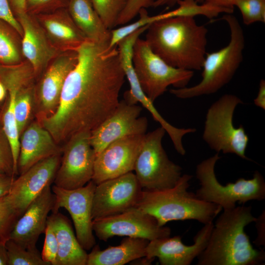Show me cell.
<instances>
[{
    "mask_svg": "<svg viewBox=\"0 0 265 265\" xmlns=\"http://www.w3.org/2000/svg\"><path fill=\"white\" fill-rule=\"evenodd\" d=\"M77 60V52L70 51L56 58L46 71L39 89L40 106L46 114L44 117L52 114L56 109L65 80Z\"/></svg>",
    "mask_w": 265,
    "mask_h": 265,
    "instance_id": "obj_21",
    "label": "cell"
},
{
    "mask_svg": "<svg viewBox=\"0 0 265 265\" xmlns=\"http://www.w3.org/2000/svg\"><path fill=\"white\" fill-rule=\"evenodd\" d=\"M8 257L5 244L0 245V265H7Z\"/></svg>",
    "mask_w": 265,
    "mask_h": 265,
    "instance_id": "obj_45",
    "label": "cell"
},
{
    "mask_svg": "<svg viewBox=\"0 0 265 265\" xmlns=\"http://www.w3.org/2000/svg\"><path fill=\"white\" fill-rule=\"evenodd\" d=\"M90 0L94 9L109 30L116 26L117 19L127 1V0Z\"/></svg>",
    "mask_w": 265,
    "mask_h": 265,
    "instance_id": "obj_30",
    "label": "cell"
},
{
    "mask_svg": "<svg viewBox=\"0 0 265 265\" xmlns=\"http://www.w3.org/2000/svg\"><path fill=\"white\" fill-rule=\"evenodd\" d=\"M96 186L92 180L84 186L72 189H65L53 185L54 195L52 212L60 208L66 210L73 220L77 238L85 250L91 249L96 244L92 228V202Z\"/></svg>",
    "mask_w": 265,
    "mask_h": 265,
    "instance_id": "obj_12",
    "label": "cell"
},
{
    "mask_svg": "<svg viewBox=\"0 0 265 265\" xmlns=\"http://www.w3.org/2000/svg\"><path fill=\"white\" fill-rule=\"evenodd\" d=\"M0 19L8 23L18 34H22L21 26L15 17L8 0H0Z\"/></svg>",
    "mask_w": 265,
    "mask_h": 265,
    "instance_id": "obj_38",
    "label": "cell"
},
{
    "mask_svg": "<svg viewBox=\"0 0 265 265\" xmlns=\"http://www.w3.org/2000/svg\"><path fill=\"white\" fill-rule=\"evenodd\" d=\"M47 222L57 241L56 265H86L88 254L78 241L68 218L57 212H52Z\"/></svg>",
    "mask_w": 265,
    "mask_h": 265,
    "instance_id": "obj_23",
    "label": "cell"
},
{
    "mask_svg": "<svg viewBox=\"0 0 265 265\" xmlns=\"http://www.w3.org/2000/svg\"><path fill=\"white\" fill-rule=\"evenodd\" d=\"M265 211H264L258 218L256 217V220L254 222L256 223V227L258 233L257 237L255 240L254 243L258 246H265Z\"/></svg>",
    "mask_w": 265,
    "mask_h": 265,
    "instance_id": "obj_39",
    "label": "cell"
},
{
    "mask_svg": "<svg viewBox=\"0 0 265 265\" xmlns=\"http://www.w3.org/2000/svg\"><path fill=\"white\" fill-rule=\"evenodd\" d=\"M60 160L59 154L49 157L32 165L14 179L8 195L21 215L43 189L53 182Z\"/></svg>",
    "mask_w": 265,
    "mask_h": 265,
    "instance_id": "obj_16",
    "label": "cell"
},
{
    "mask_svg": "<svg viewBox=\"0 0 265 265\" xmlns=\"http://www.w3.org/2000/svg\"><path fill=\"white\" fill-rule=\"evenodd\" d=\"M14 179L15 178L6 175L0 178V198L9 193Z\"/></svg>",
    "mask_w": 265,
    "mask_h": 265,
    "instance_id": "obj_41",
    "label": "cell"
},
{
    "mask_svg": "<svg viewBox=\"0 0 265 265\" xmlns=\"http://www.w3.org/2000/svg\"><path fill=\"white\" fill-rule=\"evenodd\" d=\"M5 175H6V174H4V173H2V172H1L0 171V178H1V177H3V176H5Z\"/></svg>",
    "mask_w": 265,
    "mask_h": 265,
    "instance_id": "obj_47",
    "label": "cell"
},
{
    "mask_svg": "<svg viewBox=\"0 0 265 265\" xmlns=\"http://www.w3.org/2000/svg\"><path fill=\"white\" fill-rule=\"evenodd\" d=\"M237 0H201V2L227 10L229 13L233 12Z\"/></svg>",
    "mask_w": 265,
    "mask_h": 265,
    "instance_id": "obj_40",
    "label": "cell"
},
{
    "mask_svg": "<svg viewBox=\"0 0 265 265\" xmlns=\"http://www.w3.org/2000/svg\"><path fill=\"white\" fill-rule=\"evenodd\" d=\"M147 239L127 237L120 244L101 250L95 245L88 254L86 265H123L146 256Z\"/></svg>",
    "mask_w": 265,
    "mask_h": 265,
    "instance_id": "obj_24",
    "label": "cell"
},
{
    "mask_svg": "<svg viewBox=\"0 0 265 265\" xmlns=\"http://www.w3.org/2000/svg\"><path fill=\"white\" fill-rule=\"evenodd\" d=\"M256 219L251 206L223 211L213 224L206 247L197 258V265L264 264L265 251L253 247L244 230Z\"/></svg>",
    "mask_w": 265,
    "mask_h": 265,
    "instance_id": "obj_3",
    "label": "cell"
},
{
    "mask_svg": "<svg viewBox=\"0 0 265 265\" xmlns=\"http://www.w3.org/2000/svg\"><path fill=\"white\" fill-rule=\"evenodd\" d=\"M44 26L51 36L61 41L70 51H75L88 40L76 26L68 11L45 16Z\"/></svg>",
    "mask_w": 265,
    "mask_h": 265,
    "instance_id": "obj_26",
    "label": "cell"
},
{
    "mask_svg": "<svg viewBox=\"0 0 265 265\" xmlns=\"http://www.w3.org/2000/svg\"><path fill=\"white\" fill-rule=\"evenodd\" d=\"M220 158L219 153H216L197 165L196 177L200 186L195 194L198 199L218 205L223 211L233 209L237 202L244 205L249 201L265 199V181L258 171H256L250 179L240 178L235 183L226 185L220 183L214 168Z\"/></svg>",
    "mask_w": 265,
    "mask_h": 265,
    "instance_id": "obj_6",
    "label": "cell"
},
{
    "mask_svg": "<svg viewBox=\"0 0 265 265\" xmlns=\"http://www.w3.org/2000/svg\"><path fill=\"white\" fill-rule=\"evenodd\" d=\"M194 17L179 16L156 21L146 30L152 51L169 65L194 71L202 69L206 54L208 29Z\"/></svg>",
    "mask_w": 265,
    "mask_h": 265,
    "instance_id": "obj_2",
    "label": "cell"
},
{
    "mask_svg": "<svg viewBox=\"0 0 265 265\" xmlns=\"http://www.w3.org/2000/svg\"><path fill=\"white\" fill-rule=\"evenodd\" d=\"M213 224V222L204 224L191 245L184 244L180 236L150 240L146 248V257L158 258L161 265H189L206 247Z\"/></svg>",
    "mask_w": 265,
    "mask_h": 265,
    "instance_id": "obj_17",
    "label": "cell"
},
{
    "mask_svg": "<svg viewBox=\"0 0 265 265\" xmlns=\"http://www.w3.org/2000/svg\"><path fill=\"white\" fill-rule=\"evenodd\" d=\"M68 11L76 26L88 40L109 42L111 30L105 26L90 0H70Z\"/></svg>",
    "mask_w": 265,
    "mask_h": 265,
    "instance_id": "obj_25",
    "label": "cell"
},
{
    "mask_svg": "<svg viewBox=\"0 0 265 265\" xmlns=\"http://www.w3.org/2000/svg\"><path fill=\"white\" fill-rule=\"evenodd\" d=\"M7 90L2 82L0 80V102L2 101L5 97Z\"/></svg>",
    "mask_w": 265,
    "mask_h": 265,
    "instance_id": "obj_46",
    "label": "cell"
},
{
    "mask_svg": "<svg viewBox=\"0 0 265 265\" xmlns=\"http://www.w3.org/2000/svg\"><path fill=\"white\" fill-rule=\"evenodd\" d=\"M76 64L68 75L58 105L42 125L57 144L91 132L114 110L125 76L117 46L87 40L79 46Z\"/></svg>",
    "mask_w": 265,
    "mask_h": 265,
    "instance_id": "obj_1",
    "label": "cell"
},
{
    "mask_svg": "<svg viewBox=\"0 0 265 265\" xmlns=\"http://www.w3.org/2000/svg\"><path fill=\"white\" fill-rule=\"evenodd\" d=\"M254 103L255 106L265 109V80L263 79L260 81L258 94Z\"/></svg>",
    "mask_w": 265,
    "mask_h": 265,
    "instance_id": "obj_42",
    "label": "cell"
},
{
    "mask_svg": "<svg viewBox=\"0 0 265 265\" xmlns=\"http://www.w3.org/2000/svg\"><path fill=\"white\" fill-rule=\"evenodd\" d=\"M222 19L229 27V43L217 51L206 53L201 80L192 86L171 89L170 93L176 97L186 99L214 94L230 81L239 68L245 43L243 30L232 14H226Z\"/></svg>",
    "mask_w": 265,
    "mask_h": 265,
    "instance_id": "obj_5",
    "label": "cell"
},
{
    "mask_svg": "<svg viewBox=\"0 0 265 265\" xmlns=\"http://www.w3.org/2000/svg\"><path fill=\"white\" fill-rule=\"evenodd\" d=\"M181 0H155L153 7H158L163 6H172L177 4ZM198 2H201V0H195Z\"/></svg>",
    "mask_w": 265,
    "mask_h": 265,
    "instance_id": "obj_44",
    "label": "cell"
},
{
    "mask_svg": "<svg viewBox=\"0 0 265 265\" xmlns=\"http://www.w3.org/2000/svg\"><path fill=\"white\" fill-rule=\"evenodd\" d=\"M14 31L8 23L0 19V64L16 65L20 61L21 50Z\"/></svg>",
    "mask_w": 265,
    "mask_h": 265,
    "instance_id": "obj_28",
    "label": "cell"
},
{
    "mask_svg": "<svg viewBox=\"0 0 265 265\" xmlns=\"http://www.w3.org/2000/svg\"><path fill=\"white\" fill-rule=\"evenodd\" d=\"M90 133H77L65 143L54 185L72 189L92 180L96 155L90 143Z\"/></svg>",
    "mask_w": 265,
    "mask_h": 265,
    "instance_id": "obj_10",
    "label": "cell"
},
{
    "mask_svg": "<svg viewBox=\"0 0 265 265\" xmlns=\"http://www.w3.org/2000/svg\"><path fill=\"white\" fill-rule=\"evenodd\" d=\"M192 177L182 175L169 188L143 189L135 207L154 217L160 226L171 221L195 220L204 225L212 222L222 209L200 200L195 193L187 191Z\"/></svg>",
    "mask_w": 265,
    "mask_h": 265,
    "instance_id": "obj_4",
    "label": "cell"
},
{
    "mask_svg": "<svg viewBox=\"0 0 265 265\" xmlns=\"http://www.w3.org/2000/svg\"><path fill=\"white\" fill-rule=\"evenodd\" d=\"M142 107L125 100L119 101L113 112L91 132L90 141L97 156L111 142L130 135L146 133L148 122L140 117Z\"/></svg>",
    "mask_w": 265,
    "mask_h": 265,
    "instance_id": "obj_14",
    "label": "cell"
},
{
    "mask_svg": "<svg viewBox=\"0 0 265 265\" xmlns=\"http://www.w3.org/2000/svg\"><path fill=\"white\" fill-rule=\"evenodd\" d=\"M93 231L104 241L114 236L144 238L149 241L170 237L171 229L136 207L113 215L93 220Z\"/></svg>",
    "mask_w": 265,
    "mask_h": 265,
    "instance_id": "obj_11",
    "label": "cell"
},
{
    "mask_svg": "<svg viewBox=\"0 0 265 265\" xmlns=\"http://www.w3.org/2000/svg\"><path fill=\"white\" fill-rule=\"evenodd\" d=\"M133 65L142 90L152 102L170 85L186 87L194 75L193 71L167 64L152 51L145 40L139 38L133 47Z\"/></svg>",
    "mask_w": 265,
    "mask_h": 265,
    "instance_id": "obj_9",
    "label": "cell"
},
{
    "mask_svg": "<svg viewBox=\"0 0 265 265\" xmlns=\"http://www.w3.org/2000/svg\"><path fill=\"white\" fill-rule=\"evenodd\" d=\"M145 134L124 137L106 146L96 157L92 181L98 185L132 172Z\"/></svg>",
    "mask_w": 265,
    "mask_h": 265,
    "instance_id": "obj_15",
    "label": "cell"
},
{
    "mask_svg": "<svg viewBox=\"0 0 265 265\" xmlns=\"http://www.w3.org/2000/svg\"><path fill=\"white\" fill-rule=\"evenodd\" d=\"M138 39V34L134 32L124 38L117 45L121 66L130 85V89L124 93V100L132 104H136L145 95L133 65V47Z\"/></svg>",
    "mask_w": 265,
    "mask_h": 265,
    "instance_id": "obj_27",
    "label": "cell"
},
{
    "mask_svg": "<svg viewBox=\"0 0 265 265\" xmlns=\"http://www.w3.org/2000/svg\"><path fill=\"white\" fill-rule=\"evenodd\" d=\"M43 250L41 253L43 260L49 265H56L58 244L55 234L47 222Z\"/></svg>",
    "mask_w": 265,
    "mask_h": 265,
    "instance_id": "obj_34",
    "label": "cell"
},
{
    "mask_svg": "<svg viewBox=\"0 0 265 265\" xmlns=\"http://www.w3.org/2000/svg\"><path fill=\"white\" fill-rule=\"evenodd\" d=\"M10 8L14 14H18L26 11L25 0H8Z\"/></svg>",
    "mask_w": 265,
    "mask_h": 265,
    "instance_id": "obj_43",
    "label": "cell"
},
{
    "mask_svg": "<svg viewBox=\"0 0 265 265\" xmlns=\"http://www.w3.org/2000/svg\"><path fill=\"white\" fill-rule=\"evenodd\" d=\"M166 133L161 126L146 133L133 171L144 190L174 186L182 176V168L168 158L162 145Z\"/></svg>",
    "mask_w": 265,
    "mask_h": 265,
    "instance_id": "obj_8",
    "label": "cell"
},
{
    "mask_svg": "<svg viewBox=\"0 0 265 265\" xmlns=\"http://www.w3.org/2000/svg\"><path fill=\"white\" fill-rule=\"evenodd\" d=\"M31 73L29 65L25 64H0V80L5 87L9 96L7 106L3 115L2 129L10 145L14 175L18 174L20 136L14 115L15 101L18 93L25 88L29 80Z\"/></svg>",
    "mask_w": 265,
    "mask_h": 265,
    "instance_id": "obj_19",
    "label": "cell"
},
{
    "mask_svg": "<svg viewBox=\"0 0 265 265\" xmlns=\"http://www.w3.org/2000/svg\"><path fill=\"white\" fill-rule=\"evenodd\" d=\"M54 200L51 185H48L17 220L9 238L23 248H36L39 236L45 231L49 214L53 209Z\"/></svg>",
    "mask_w": 265,
    "mask_h": 265,
    "instance_id": "obj_18",
    "label": "cell"
},
{
    "mask_svg": "<svg viewBox=\"0 0 265 265\" xmlns=\"http://www.w3.org/2000/svg\"><path fill=\"white\" fill-rule=\"evenodd\" d=\"M59 154L56 143L42 125L32 123L20 136L18 172L20 175L39 161Z\"/></svg>",
    "mask_w": 265,
    "mask_h": 265,
    "instance_id": "obj_20",
    "label": "cell"
},
{
    "mask_svg": "<svg viewBox=\"0 0 265 265\" xmlns=\"http://www.w3.org/2000/svg\"><path fill=\"white\" fill-rule=\"evenodd\" d=\"M243 101L231 94L222 95L212 104L206 115L202 137L210 148L219 153L234 154L246 160L249 138L242 125L236 128L233 115Z\"/></svg>",
    "mask_w": 265,
    "mask_h": 265,
    "instance_id": "obj_7",
    "label": "cell"
},
{
    "mask_svg": "<svg viewBox=\"0 0 265 265\" xmlns=\"http://www.w3.org/2000/svg\"><path fill=\"white\" fill-rule=\"evenodd\" d=\"M70 0H25L26 11L37 12L59 6L68 7Z\"/></svg>",
    "mask_w": 265,
    "mask_h": 265,
    "instance_id": "obj_37",
    "label": "cell"
},
{
    "mask_svg": "<svg viewBox=\"0 0 265 265\" xmlns=\"http://www.w3.org/2000/svg\"><path fill=\"white\" fill-rule=\"evenodd\" d=\"M142 190L132 172L96 185L92 202L93 220L118 214L135 207Z\"/></svg>",
    "mask_w": 265,
    "mask_h": 265,
    "instance_id": "obj_13",
    "label": "cell"
},
{
    "mask_svg": "<svg viewBox=\"0 0 265 265\" xmlns=\"http://www.w3.org/2000/svg\"><path fill=\"white\" fill-rule=\"evenodd\" d=\"M21 214L16 209L8 194L0 198V245L5 244Z\"/></svg>",
    "mask_w": 265,
    "mask_h": 265,
    "instance_id": "obj_31",
    "label": "cell"
},
{
    "mask_svg": "<svg viewBox=\"0 0 265 265\" xmlns=\"http://www.w3.org/2000/svg\"><path fill=\"white\" fill-rule=\"evenodd\" d=\"M0 171L15 178L11 149L2 128H0Z\"/></svg>",
    "mask_w": 265,
    "mask_h": 265,
    "instance_id": "obj_35",
    "label": "cell"
},
{
    "mask_svg": "<svg viewBox=\"0 0 265 265\" xmlns=\"http://www.w3.org/2000/svg\"><path fill=\"white\" fill-rule=\"evenodd\" d=\"M22 29V51L33 71L37 72L53 57L55 50L26 11L16 16Z\"/></svg>",
    "mask_w": 265,
    "mask_h": 265,
    "instance_id": "obj_22",
    "label": "cell"
},
{
    "mask_svg": "<svg viewBox=\"0 0 265 265\" xmlns=\"http://www.w3.org/2000/svg\"><path fill=\"white\" fill-rule=\"evenodd\" d=\"M5 246L8 257L7 265H49L43 260L37 248L33 249L23 248L10 238Z\"/></svg>",
    "mask_w": 265,
    "mask_h": 265,
    "instance_id": "obj_29",
    "label": "cell"
},
{
    "mask_svg": "<svg viewBox=\"0 0 265 265\" xmlns=\"http://www.w3.org/2000/svg\"><path fill=\"white\" fill-rule=\"evenodd\" d=\"M32 98L26 87L18 94L15 104L14 115L20 135L24 131L31 113Z\"/></svg>",
    "mask_w": 265,
    "mask_h": 265,
    "instance_id": "obj_33",
    "label": "cell"
},
{
    "mask_svg": "<svg viewBox=\"0 0 265 265\" xmlns=\"http://www.w3.org/2000/svg\"><path fill=\"white\" fill-rule=\"evenodd\" d=\"M155 0H127L126 5L120 14L116 26L124 25L131 21L142 8L152 6Z\"/></svg>",
    "mask_w": 265,
    "mask_h": 265,
    "instance_id": "obj_36",
    "label": "cell"
},
{
    "mask_svg": "<svg viewBox=\"0 0 265 265\" xmlns=\"http://www.w3.org/2000/svg\"><path fill=\"white\" fill-rule=\"evenodd\" d=\"M234 6L240 11L245 25L265 23V0H237Z\"/></svg>",
    "mask_w": 265,
    "mask_h": 265,
    "instance_id": "obj_32",
    "label": "cell"
}]
</instances>
